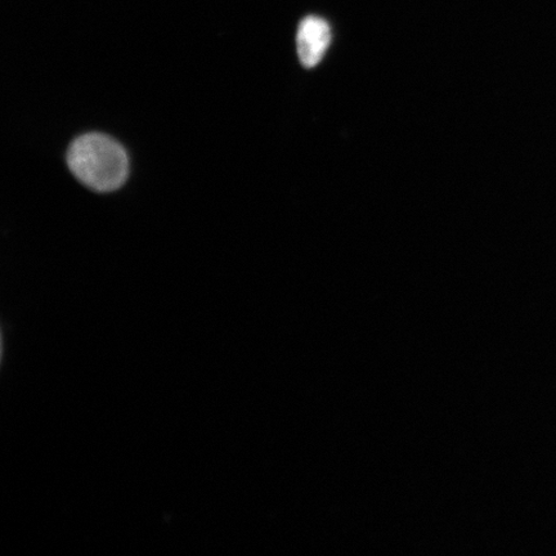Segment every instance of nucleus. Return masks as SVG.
<instances>
[{"label": "nucleus", "instance_id": "f03ea898", "mask_svg": "<svg viewBox=\"0 0 556 556\" xmlns=\"http://www.w3.org/2000/svg\"><path fill=\"white\" fill-rule=\"evenodd\" d=\"M331 45V29L328 21L307 16L299 24L296 34L298 55L302 65L316 67L323 61Z\"/></svg>", "mask_w": 556, "mask_h": 556}, {"label": "nucleus", "instance_id": "f257e3e1", "mask_svg": "<svg viewBox=\"0 0 556 556\" xmlns=\"http://www.w3.org/2000/svg\"><path fill=\"white\" fill-rule=\"evenodd\" d=\"M67 165L83 185L97 192L121 189L129 174L123 146L100 134L76 138L67 151Z\"/></svg>", "mask_w": 556, "mask_h": 556}]
</instances>
